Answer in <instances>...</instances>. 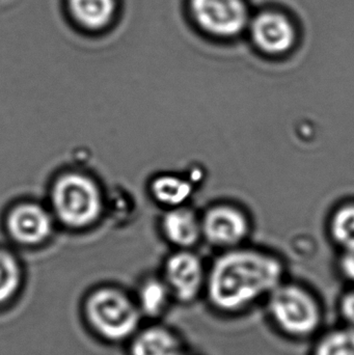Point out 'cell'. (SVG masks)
<instances>
[{
  "mask_svg": "<svg viewBox=\"0 0 354 355\" xmlns=\"http://www.w3.org/2000/svg\"><path fill=\"white\" fill-rule=\"evenodd\" d=\"M286 279L287 266L280 256L245 244L220 250L208 265L204 300L220 316H239L263 306Z\"/></svg>",
  "mask_w": 354,
  "mask_h": 355,
  "instance_id": "obj_1",
  "label": "cell"
},
{
  "mask_svg": "<svg viewBox=\"0 0 354 355\" xmlns=\"http://www.w3.org/2000/svg\"><path fill=\"white\" fill-rule=\"evenodd\" d=\"M268 321L292 341H313L324 331V304L314 290L287 277L263 304Z\"/></svg>",
  "mask_w": 354,
  "mask_h": 355,
  "instance_id": "obj_2",
  "label": "cell"
},
{
  "mask_svg": "<svg viewBox=\"0 0 354 355\" xmlns=\"http://www.w3.org/2000/svg\"><path fill=\"white\" fill-rule=\"evenodd\" d=\"M85 314L91 329L110 342L132 339L143 318L136 300L114 288L93 292L85 302Z\"/></svg>",
  "mask_w": 354,
  "mask_h": 355,
  "instance_id": "obj_3",
  "label": "cell"
},
{
  "mask_svg": "<svg viewBox=\"0 0 354 355\" xmlns=\"http://www.w3.org/2000/svg\"><path fill=\"white\" fill-rule=\"evenodd\" d=\"M193 26L211 40L231 42L247 33L251 18L247 0H186Z\"/></svg>",
  "mask_w": 354,
  "mask_h": 355,
  "instance_id": "obj_4",
  "label": "cell"
},
{
  "mask_svg": "<svg viewBox=\"0 0 354 355\" xmlns=\"http://www.w3.org/2000/svg\"><path fill=\"white\" fill-rule=\"evenodd\" d=\"M54 212L64 225L83 227L97 220L102 211V196L95 182L79 174L60 177L51 194Z\"/></svg>",
  "mask_w": 354,
  "mask_h": 355,
  "instance_id": "obj_5",
  "label": "cell"
},
{
  "mask_svg": "<svg viewBox=\"0 0 354 355\" xmlns=\"http://www.w3.org/2000/svg\"><path fill=\"white\" fill-rule=\"evenodd\" d=\"M247 33L253 47L268 58L289 55L299 41L297 21L283 8H262L251 15Z\"/></svg>",
  "mask_w": 354,
  "mask_h": 355,
  "instance_id": "obj_6",
  "label": "cell"
},
{
  "mask_svg": "<svg viewBox=\"0 0 354 355\" xmlns=\"http://www.w3.org/2000/svg\"><path fill=\"white\" fill-rule=\"evenodd\" d=\"M203 241L220 250L245 245L251 233V220L245 209L230 202L210 205L201 213Z\"/></svg>",
  "mask_w": 354,
  "mask_h": 355,
  "instance_id": "obj_7",
  "label": "cell"
},
{
  "mask_svg": "<svg viewBox=\"0 0 354 355\" xmlns=\"http://www.w3.org/2000/svg\"><path fill=\"white\" fill-rule=\"evenodd\" d=\"M160 275L176 304L189 306L205 295L208 265L193 250H174L164 260Z\"/></svg>",
  "mask_w": 354,
  "mask_h": 355,
  "instance_id": "obj_8",
  "label": "cell"
},
{
  "mask_svg": "<svg viewBox=\"0 0 354 355\" xmlns=\"http://www.w3.org/2000/svg\"><path fill=\"white\" fill-rule=\"evenodd\" d=\"M160 231L174 250H195L203 241L201 213L189 205L166 209L160 219Z\"/></svg>",
  "mask_w": 354,
  "mask_h": 355,
  "instance_id": "obj_9",
  "label": "cell"
},
{
  "mask_svg": "<svg viewBox=\"0 0 354 355\" xmlns=\"http://www.w3.org/2000/svg\"><path fill=\"white\" fill-rule=\"evenodd\" d=\"M184 337L174 327L163 323H153L139 329L133 336L130 355H187Z\"/></svg>",
  "mask_w": 354,
  "mask_h": 355,
  "instance_id": "obj_10",
  "label": "cell"
},
{
  "mask_svg": "<svg viewBox=\"0 0 354 355\" xmlns=\"http://www.w3.org/2000/svg\"><path fill=\"white\" fill-rule=\"evenodd\" d=\"M8 230L20 243H41L51 234L52 219L47 211L37 205H21L8 215Z\"/></svg>",
  "mask_w": 354,
  "mask_h": 355,
  "instance_id": "obj_11",
  "label": "cell"
},
{
  "mask_svg": "<svg viewBox=\"0 0 354 355\" xmlns=\"http://www.w3.org/2000/svg\"><path fill=\"white\" fill-rule=\"evenodd\" d=\"M69 14L85 31H98L114 22L118 0H67Z\"/></svg>",
  "mask_w": 354,
  "mask_h": 355,
  "instance_id": "obj_12",
  "label": "cell"
},
{
  "mask_svg": "<svg viewBox=\"0 0 354 355\" xmlns=\"http://www.w3.org/2000/svg\"><path fill=\"white\" fill-rule=\"evenodd\" d=\"M195 191V182L191 178L175 173L159 174L150 184L152 198L166 210L189 205Z\"/></svg>",
  "mask_w": 354,
  "mask_h": 355,
  "instance_id": "obj_13",
  "label": "cell"
},
{
  "mask_svg": "<svg viewBox=\"0 0 354 355\" xmlns=\"http://www.w3.org/2000/svg\"><path fill=\"white\" fill-rule=\"evenodd\" d=\"M135 300L143 317L152 320H159L176 304L174 296L161 275L143 281L139 286Z\"/></svg>",
  "mask_w": 354,
  "mask_h": 355,
  "instance_id": "obj_14",
  "label": "cell"
},
{
  "mask_svg": "<svg viewBox=\"0 0 354 355\" xmlns=\"http://www.w3.org/2000/svg\"><path fill=\"white\" fill-rule=\"evenodd\" d=\"M310 355H354V327L341 323L313 340Z\"/></svg>",
  "mask_w": 354,
  "mask_h": 355,
  "instance_id": "obj_15",
  "label": "cell"
},
{
  "mask_svg": "<svg viewBox=\"0 0 354 355\" xmlns=\"http://www.w3.org/2000/svg\"><path fill=\"white\" fill-rule=\"evenodd\" d=\"M328 235L339 250L354 246V200H345L330 213L328 223Z\"/></svg>",
  "mask_w": 354,
  "mask_h": 355,
  "instance_id": "obj_16",
  "label": "cell"
},
{
  "mask_svg": "<svg viewBox=\"0 0 354 355\" xmlns=\"http://www.w3.org/2000/svg\"><path fill=\"white\" fill-rule=\"evenodd\" d=\"M21 284V270L16 259L0 250V306L10 302Z\"/></svg>",
  "mask_w": 354,
  "mask_h": 355,
  "instance_id": "obj_17",
  "label": "cell"
},
{
  "mask_svg": "<svg viewBox=\"0 0 354 355\" xmlns=\"http://www.w3.org/2000/svg\"><path fill=\"white\" fill-rule=\"evenodd\" d=\"M337 311L343 324L354 327V285L342 292L337 304Z\"/></svg>",
  "mask_w": 354,
  "mask_h": 355,
  "instance_id": "obj_18",
  "label": "cell"
},
{
  "mask_svg": "<svg viewBox=\"0 0 354 355\" xmlns=\"http://www.w3.org/2000/svg\"><path fill=\"white\" fill-rule=\"evenodd\" d=\"M338 269L341 277L346 279L348 285H354V246L340 250Z\"/></svg>",
  "mask_w": 354,
  "mask_h": 355,
  "instance_id": "obj_19",
  "label": "cell"
},
{
  "mask_svg": "<svg viewBox=\"0 0 354 355\" xmlns=\"http://www.w3.org/2000/svg\"><path fill=\"white\" fill-rule=\"evenodd\" d=\"M187 355H191V354H187Z\"/></svg>",
  "mask_w": 354,
  "mask_h": 355,
  "instance_id": "obj_20",
  "label": "cell"
}]
</instances>
